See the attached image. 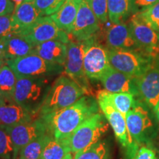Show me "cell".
<instances>
[{
	"mask_svg": "<svg viewBox=\"0 0 159 159\" xmlns=\"http://www.w3.org/2000/svg\"><path fill=\"white\" fill-rule=\"evenodd\" d=\"M96 99L86 94L76 102L52 114L43 116L49 129V134L56 140L61 141L71 136L86 119L99 112Z\"/></svg>",
	"mask_w": 159,
	"mask_h": 159,
	"instance_id": "1",
	"label": "cell"
},
{
	"mask_svg": "<svg viewBox=\"0 0 159 159\" xmlns=\"http://www.w3.org/2000/svg\"><path fill=\"white\" fill-rule=\"evenodd\" d=\"M130 138L139 147L152 144L158 136V121L152 109L136 99L134 107L125 116Z\"/></svg>",
	"mask_w": 159,
	"mask_h": 159,
	"instance_id": "2",
	"label": "cell"
},
{
	"mask_svg": "<svg viewBox=\"0 0 159 159\" xmlns=\"http://www.w3.org/2000/svg\"><path fill=\"white\" fill-rule=\"evenodd\" d=\"M85 91L67 75L55 78L46 95L39 116L52 114L71 106L83 96Z\"/></svg>",
	"mask_w": 159,
	"mask_h": 159,
	"instance_id": "3",
	"label": "cell"
},
{
	"mask_svg": "<svg viewBox=\"0 0 159 159\" xmlns=\"http://www.w3.org/2000/svg\"><path fill=\"white\" fill-rule=\"evenodd\" d=\"M53 78L17 77L13 99L37 118Z\"/></svg>",
	"mask_w": 159,
	"mask_h": 159,
	"instance_id": "4",
	"label": "cell"
},
{
	"mask_svg": "<svg viewBox=\"0 0 159 159\" xmlns=\"http://www.w3.org/2000/svg\"><path fill=\"white\" fill-rule=\"evenodd\" d=\"M109 123L102 113L98 112L89 117L71 136L63 139L72 153L90 148L98 142L108 130Z\"/></svg>",
	"mask_w": 159,
	"mask_h": 159,
	"instance_id": "5",
	"label": "cell"
},
{
	"mask_svg": "<svg viewBox=\"0 0 159 159\" xmlns=\"http://www.w3.org/2000/svg\"><path fill=\"white\" fill-rule=\"evenodd\" d=\"M5 63L17 77H55L64 71V66L48 62L34 52Z\"/></svg>",
	"mask_w": 159,
	"mask_h": 159,
	"instance_id": "6",
	"label": "cell"
},
{
	"mask_svg": "<svg viewBox=\"0 0 159 159\" xmlns=\"http://www.w3.org/2000/svg\"><path fill=\"white\" fill-rule=\"evenodd\" d=\"M111 67L132 77H137L152 66V58L144 52L132 49H108Z\"/></svg>",
	"mask_w": 159,
	"mask_h": 159,
	"instance_id": "7",
	"label": "cell"
},
{
	"mask_svg": "<svg viewBox=\"0 0 159 159\" xmlns=\"http://www.w3.org/2000/svg\"><path fill=\"white\" fill-rule=\"evenodd\" d=\"M97 100L99 108L114 130L115 136L120 144L126 150L128 159H134L140 147L132 142L127 128L125 116L111 104L105 96L103 90L97 92Z\"/></svg>",
	"mask_w": 159,
	"mask_h": 159,
	"instance_id": "8",
	"label": "cell"
},
{
	"mask_svg": "<svg viewBox=\"0 0 159 159\" xmlns=\"http://www.w3.org/2000/svg\"><path fill=\"white\" fill-rule=\"evenodd\" d=\"M89 40L77 41L69 39L67 43V57L64 66L66 75L75 80L85 91V94L90 95L91 87L84 70V55L88 47Z\"/></svg>",
	"mask_w": 159,
	"mask_h": 159,
	"instance_id": "9",
	"label": "cell"
},
{
	"mask_svg": "<svg viewBox=\"0 0 159 159\" xmlns=\"http://www.w3.org/2000/svg\"><path fill=\"white\" fill-rule=\"evenodd\" d=\"M19 34L34 46L52 40L66 44L69 41V35L60 29L50 16L39 18L31 25L24 28Z\"/></svg>",
	"mask_w": 159,
	"mask_h": 159,
	"instance_id": "10",
	"label": "cell"
},
{
	"mask_svg": "<svg viewBox=\"0 0 159 159\" xmlns=\"http://www.w3.org/2000/svg\"><path fill=\"white\" fill-rule=\"evenodd\" d=\"M7 130L14 147L16 159L19 157L21 149L27 144L42 135L49 134L47 122L41 116L37 117L29 122L7 126Z\"/></svg>",
	"mask_w": 159,
	"mask_h": 159,
	"instance_id": "11",
	"label": "cell"
},
{
	"mask_svg": "<svg viewBox=\"0 0 159 159\" xmlns=\"http://www.w3.org/2000/svg\"><path fill=\"white\" fill-rule=\"evenodd\" d=\"M83 64L87 77L95 80H99L111 66L108 49L96 41L95 37L89 39L88 47L85 51Z\"/></svg>",
	"mask_w": 159,
	"mask_h": 159,
	"instance_id": "12",
	"label": "cell"
},
{
	"mask_svg": "<svg viewBox=\"0 0 159 159\" xmlns=\"http://www.w3.org/2000/svg\"><path fill=\"white\" fill-rule=\"evenodd\" d=\"M131 34L141 51L152 58L159 54V33L141 20L136 15H133L129 21Z\"/></svg>",
	"mask_w": 159,
	"mask_h": 159,
	"instance_id": "13",
	"label": "cell"
},
{
	"mask_svg": "<svg viewBox=\"0 0 159 159\" xmlns=\"http://www.w3.org/2000/svg\"><path fill=\"white\" fill-rule=\"evenodd\" d=\"M138 96L137 98L151 109L159 102V66L153 65L144 74L135 77Z\"/></svg>",
	"mask_w": 159,
	"mask_h": 159,
	"instance_id": "14",
	"label": "cell"
},
{
	"mask_svg": "<svg viewBox=\"0 0 159 159\" xmlns=\"http://www.w3.org/2000/svg\"><path fill=\"white\" fill-rule=\"evenodd\" d=\"M99 28V21L91 6L85 0H82L74 27L69 36L74 41H86L94 37Z\"/></svg>",
	"mask_w": 159,
	"mask_h": 159,
	"instance_id": "15",
	"label": "cell"
},
{
	"mask_svg": "<svg viewBox=\"0 0 159 159\" xmlns=\"http://www.w3.org/2000/svg\"><path fill=\"white\" fill-rule=\"evenodd\" d=\"M34 49L35 46L19 33L0 38V59L5 63L32 54Z\"/></svg>",
	"mask_w": 159,
	"mask_h": 159,
	"instance_id": "16",
	"label": "cell"
},
{
	"mask_svg": "<svg viewBox=\"0 0 159 159\" xmlns=\"http://www.w3.org/2000/svg\"><path fill=\"white\" fill-rule=\"evenodd\" d=\"M99 81L105 90L111 93H129L137 98L138 91L135 77L120 72L110 67L102 75Z\"/></svg>",
	"mask_w": 159,
	"mask_h": 159,
	"instance_id": "17",
	"label": "cell"
},
{
	"mask_svg": "<svg viewBox=\"0 0 159 159\" xmlns=\"http://www.w3.org/2000/svg\"><path fill=\"white\" fill-rule=\"evenodd\" d=\"M35 118L13 99L0 97V124L11 127L31 122Z\"/></svg>",
	"mask_w": 159,
	"mask_h": 159,
	"instance_id": "18",
	"label": "cell"
},
{
	"mask_svg": "<svg viewBox=\"0 0 159 159\" xmlns=\"http://www.w3.org/2000/svg\"><path fill=\"white\" fill-rule=\"evenodd\" d=\"M106 43L109 49H125L141 51L127 24H112L106 32Z\"/></svg>",
	"mask_w": 159,
	"mask_h": 159,
	"instance_id": "19",
	"label": "cell"
},
{
	"mask_svg": "<svg viewBox=\"0 0 159 159\" xmlns=\"http://www.w3.org/2000/svg\"><path fill=\"white\" fill-rule=\"evenodd\" d=\"M34 53L48 62L64 66L67 57V44L52 40L35 46Z\"/></svg>",
	"mask_w": 159,
	"mask_h": 159,
	"instance_id": "20",
	"label": "cell"
},
{
	"mask_svg": "<svg viewBox=\"0 0 159 159\" xmlns=\"http://www.w3.org/2000/svg\"><path fill=\"white\" fill-rule=\"evenodd\" d=\"M81 2L82 0H66L61 8L50 16L59 28L68 35L70 34L74 27Z\"/></svg>",
	"mask_w": 159,
	"mask_h": 159,
	"instance_id": "21",
	"label": "cell"
},
{
	"mask_svg": "<svg viewBox=\"0 0 159 159\" xmlns=\"http://www.w3.org/2000/svg\"><path fill=\"white\" fill-rule=\"evenodd\" d=\"M42 16V13L35 6V0H25L15 7L12 13L13 20L21 30Z\"/></svg>",
	"mask_w": 159,
	"mask_h": 159,
	"instance_id": "22",
	"label": "cell"
},
{
	"mask_svg": "<svg viewBox=\"0 0 159 159\" xmlns=\"http://www.w3.org/2000/svg\"><path fill=\"white\" fill-rule=\"evenodd\" d=\"M41 159H74L73 153L63 141L50 136L43 148Z\"/></svg>",
	"mask_w": 159,
	"mask_h": 159,
	"instance_id": "23",
	"label": "cell"
},
{
	"mask_svg": "<svg viewBox=\"0 0 159 159\" xmlns=\"http://www.w3.org/2000/svg\"><path fill=\"white\" fill-rule=\"evenodd\" d=\"M130 15V0H108V19L112 24L124 23Z\"/></svg>",
	"mask_w": 159,
	"mask_h": 159,
	"instance_id": "24",
	"label": "cell"
},
{
	"mask_svg": "<svg viewBox=\"0 0 159 159\" xmlns=\"http://www.w3.org/2000/svg\"><path fill=\"white\" fill-rule=\"evenodd\" d=\"M74 159H111L110 146L106 141L99 140L90 148L75 153Z\"/></svg>",
	"mask_w": 159,
	"mask_h": 159,
	"instance_id": "25",
	"label": "cell"
},
{
	"mask_svg": "<svg viewBox=\"0 0 159 159\" xmlns=\"http://www.w3.org/2000/svg\"><path fill=\"white\" fill-rule=\"evenodd\" d=\"M16 82V75L5 63L0 71V97L13 99Z\"/></svg>",
	"mask_w": 159,
	"mask_h": 159,
	"instance_id": "26",
	"label": "cell"
},
{
	"mask_svg": "<svg viewBox=\"0 0 159 159\" xmlns=\"http://www.w3.org/2000/svg\"><path fill=\"white\" fill-rule=\"evenodd\" d=\"M103 93L111 104L125 116L132 109L136 98L129 93H111L103 89Z\"/></svg>",
	"mask_w": 159,
	"mask_h": 159,
	"instance_id": "27",
	"label": "cell"
},
{
	"mask_svg": "<svg viewBox=\"0 0 159 159\" xmlns=\"http://www.w3.org/2000/svg\"><path fill=\"white\" fill-rule=\"evenodd\" d=\"M50 135L44 134L27 144L19 152V159H41L43 148Z\"/></svg>",
	"mask_w": 159,
	"mask_h": 159,
	"instance_id": "28",
	"label": "cell"
},
{
	"mask_svg": "<svg viewBox=\"0 0 159 159\" xmlns=\"http://www.w3.org/2000/svg\"><path fill=\"white\" fill-rule=\"evenodd\" d=\"M0 159H16L15 151L7 126L0 124Z\"/></svg>",
	"mask_w": 159,
	"mask_h": 159,
	"instance_id": "29",
	"label": "cell"
},
{
	"mask_svg": "<svg viewBox=\"0 0 159 159\" xmlns=\"http://www.w3.org/2000/svg\"><path fill=\"white\" fill-rule=\"evenodd\" d=\"M151 28L159 33V2L151 6L142 13L135 14Z\"/></svg>",
	"mask_w": 159,
	"mask_h": 159,
	"instance_id": "30",
	"label": "cell"
},
{
	"mask_svg": "<svg viewBox=\"0 0 159 159\" xmlns=\"http://www.w3.org/2000/svg\"><path fill=\"white\" fill-rule=\"evenodd\" d=\"M66 0H35V6L43 16H50L61 8Z\"/></svg>",
	"mask_w": 159,
	"mask_h": 159,
	"instance_id": "31",
	"label": "cell"
},
{
	"mask_svg": "<svg viewBox=\"0 0 159 159\" xmlns=\"http://www.w3.org/2000/svg\"><path fill=\"white\" fill-rule=\"evenodd\" d=\"M21 29L16 25L12 14L0 16V38L20 33Z\"/></svg>",
	"mask_w": 159,
	"mask_h": 159,
	"instance_id": "32",
	"label": "cell"
},
{
	"mask_svg": "<svg viewBox=\"0 0 159 159\" xmlns=\"http://www.w3.org/2000/svg\"><path fill=\"white\" fill-rule=\"evenodd\" d=\"M91 6L99 22L105 23L108 19V0H85Z\"/></svg>",
	"mask_w": 159,
	"mask_h": 159,
	"instance_id": "33",
	"label": "cell"
},
{
	"mask_svg": "<svg viewBox=\"0 0 159 159\" xmlns=\"http://www.w3.org/2000/svg\"><path fill=\"white\" fill-rule=\"evenodd\" d=\"M158 2L159 0H130L132 16L142 13Z\"/></svg>",
	"mask_w": 159,
	"mask_h": 159,
	"instance_id": "34",
	"label": "cell"
},
{
	"mask_svg": "<svg viewBox=\"0 0 159 159\" xmlns=\"http://www.w3.org/2000/svg\"><path fill=\"white\" fill-rule=\"evenodd\" d=\"M134 159H157L156 152L147 146H142L137 150Z\"/></svg>",
	"mask_w": 159,
	"mask_h": 159,
	"instance_id": "35",
	"label": "cell"
},
{
	"mask_svg": "<svg viewBox=\"0 0 159 159\" xmlns=\"http://www.w3.org/2000/svg\"><path fill=\"white\" fill-rule=\"evenodd\" d=\"M15 6L11 0H0V16L13 13Z\"/></svg>",
	"mask_w": 159,
	"mask_h": 159,
	"instance_id": "36",
	"label": "cell"
},
{
	"mask_svg": "<svg viewBox=\"0 0 159 159\" xmlns=\"http://www.w3.org/2000/svg\"><path fill=\"white\" fill-rule=\"evenodd\" d=\"M153 111L155 113V115H156L157 119H158V122H159V102H158V104L156 105V106L155 107V108L153 109Z\"/></svg>",
	"mask_w": 159,
	"mask_h": 159,
	"instance_id": "37",
	"label": "cell"
},
{
	"mask_svg": "<svg viewBox=\"0 0 159 159\" xmlns=\"http://www.w3.org/2000/svg\"><path fill=\"white\" fill-rule=\"evenodd\" d=\"M11 1H12V2L13 3V5H14L15 7H17V6H19L20 4L22 3L25 0H11Z\"/></svg>",
	"mask_w": 159,
	"mask_h": 159,
	"instance_id": "38",
	"label": "cell"
},
{
	"mask_svg": "<svg viewBox=\"0 0 159 159\" xmlns=\"http://www.w3.org/2000/svg\"><path fill=\"white\" fill-rule=\"evenodd\" d=\"M4 64H5V62H4L3 61H2L1 59H0V71H1V69H2V67L3 66Z\"/></svg>",
	"mask_w": 159,
	"mask_h": 159,
	"instance_id": "39",
	"label": "cell"
},
{
	"mask_svg": "<svg viewBox=\"0 0 159 159\" xmlns=\"http://www.w3.org/2000/svg\"><path fill=\"white\" fill-rule=\"evenodd\" d=\"M156 156H157V159H159V150H158V154L156 155Z\"/></svg>",
	"mask_w": 159,
	"mask_h": 159,
	"instance_id": "40",
	"label": "cell"
},
{
	"mask_svg": "<svg viewBox=\"0 0 159 159\" xmlns=\"http://www.w3.org/2000/svg\"><path fill=\"white\" fill-rule=\"evenodd\" d=\"M17 159H19V158H17Z\"/></svg>",
	"mask_w": 159,
	"mask_h": 159,
	"instance_id": "41",
	"label": "cell"
}]
</instances>
